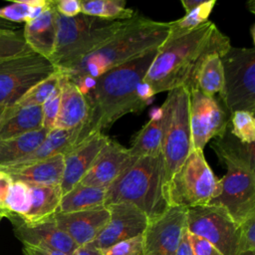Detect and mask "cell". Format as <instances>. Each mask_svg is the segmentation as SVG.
<instances>
[{"label":"cell","instance_id":"ab89813d","mask_svg":"<svg viewBox=\"0 0 255 255\" xmlns=\"http://www.w3.org/2000/svg\"><path fill=\"white\" fill-rule=\"evenodd\" d=\"M56 11L64 17H75L81 13V0H52Z\"/></svg>","mask_w":255,"mask_h":255},{"label":"cell","instance_id":"836d02e7","mask_svg":"<svg viewBox=\"0 0 255 255\" xmlns=\"http://www.w3.org/2000/svg\"><path fill=\"white\" fill-rule=\"evenodd\" d=\"M230 132L241 142L255 143L254 114L247 111H236L230 116Z\"/></svg>","mask_w":255,"mask_h":255},{"label":"cell","instance_id":"1f68e13d","mask_svg":"<svg viewBox=\"0 0 255 255\" xmlns=\"http://www.w3.org/2000/svg\"><path fill=\"white\" fill-rule=\"evenodd\" d=\"M60 74L56 71L54 74L41 81L32 87L19 101H17L14 106L16 107H33L42 106L45 101L54 92L59 84Z\"/></svg>","mask_w":255,"mask_h":255},{"label":"cell","instance_id":"ffe728a7","mask_svg":"<svg viewBox=\"0 0 255 255\" xmlns=\"http://www.w3.org/2000/svg\"><path fill=\"white\" fill-rule=\"evenodd\" d=\"M22 32L25 42L34 53L47 60L51 58L57 36L56 10L52 0L38 17L25 23Z\"/></svg>","mask_w":255,"mask_h":255},{"label":"cell","instance_id":"7dc6e473","mask_svg":"<svg viewBox=\"0 0 255 255\" xmlns=\"http://www.w3.org/2000/svg\"><path fill=\"white\" fill-rule=\"evenodd\" d=\"M7 215V211L5 209H2L0 208V220L3 218V217H6Z\"/></svg>","mask_w":255,"mask_h":255},{"label":"cell","instance_id":"7c38bea8","mask_svg":"<svg viewBox=\"0 0 255 255\" xmlns=\"http://www.w3.org/2000/svg\"><path fill=\"white\" fill-rule=\"evenodd\" d=\"M189 127L192 149L203 150L212 138L222 136L230 124V114L220 99L208 97L197 88L189 90Z\"/></svg>","mask_w":255,"mask_h":255},{"label":"cell","instance_id":"30bf717a","mask_svg":"<svg viewBox=\"0 0 255 255\" xmlns=\"http://www.w3.org/2000/svg\"><path fill=\"white\" fill-rule=\"evenodd\" d=\"M55 72L49 60L34 52L0 62V105H14L32 87Z\"/></svg>","mask_w":255,"mask_h":255},{"label":"cell","instance_id":"5bb4252c","mask_svg":"<svg viewBox=\"0 0 255 255\" xmlns=\"http://www.w3.org/2000/svg\"><path fill=\"white\" fill-rule=\"evenodd\" d=\"M107 207L110 212L109 220L90 243L101 251L118 242L141 235L149 222L146 215L132 204L115 203Z\"/></svg>","mask_w":255,"mask_h":255},{"label":"cell","instance_id":"2e32d148","mask_svg":"<svg viewBox=\"0 0 255 255\" xmlns=\"http://www.w3.org/2000/svg\"><path fill=\"white\" fill-rule=\"evenodd\" d=\"M128 148L114 139H109L94 164L79 182L82 185L108 187L134 161Z\"/></svg>","mask_w":255,"mask_h":255},{"label":"cell","instance_id":"4fadbf2b","mask_svg":"<svg viewBox=\"0 0 255 255\" xmlns=\"http://www.w3.org/2000/svg\"><path fill=\"white\" fill-rule=\"evenodd\" d=\"M186 231V208L169 206L148 222L142 233V255H176Z\"/></svg>","mask_w":255,"mask_h":255},{"label":"cell","instance_id":"277c9868","mask_svg":"<svg viewBox=\"0 0 255 255\" xmlns=\"http://www.w3.org/2000/svg\"><path fill=\"white\" fill-rule=\"evenodd\" d=\"M227 171L220 179L219 195L209 204L223 207L240 225L255 215V146L237 139L228 127L226 132L211 143Z\"/></svg>","mask_w":255,"mask_h":255},{"label":"cell","instance_id":"44dd1931","mask_svg":"<svg viewBox=\"0 0 255 255\" xmlns=\"http://www.w3.org/2000/svg\"><path fill=\"white\" fill-rule=\"evenodd\" d=\"M13 180H20L32 185H60L64 172V155L57 154L27 165L2 169Z\"/></svg>","mask_w":255,"mask_h":255},{"label":"cell","instance_id":"d6986e66","mask_svg":"<svg viewBox=\"0 0 255 255\" xmlns=\"http://www.w3.org/2000/svg\"><path fill=\"white\" fill-rule=\"evenodd\" d=\"M60 74V108L54 128L73 129L85 128L90 114L85 95L65 75Z\"/></svg>","mask_w":255,"mask_h":255},{"label":"cell","instance_id":"681fc988","mask_svg":"<svg viewBox=\"0 0 255 255\" xmlns=\"http://www.w3.org/2000/svg\"><path fill=\"white\" fill-rule=\"evenodd\" d=\"M7 106H4V105H0V116L2 115V113L4 112V110L6 109Z\"/></svg>","mask_w":255,"mask_h":255},{"label":"cell","instance_id":"8992f818","mask_svg":"<svg viewBox=\"0 0 255 255\" xmlns=\"http://www.w3.org/2000/svg\"><path fill=\"white\" fill-rule=\"evenodd\" d=\"M128 22L108 21L83 13L68 18L56 11V44L49 61L56 71H66L106 43Z\"/></svg>","mask_w":255,"mask_h":255},{"label":"cell","instance_id":"4316f807","mask_svg":"<svg viewBox=\"0 0 255 255\" xmlns=\"http://www.w3.org/2000/svg\"><path fill=\"white\" fill-rule=\"evenodd\" d=\"M107 187L87 186L78 183L62 195L57 212L67 213L105 206Z\"/></svg>","mask_w":255,"mask_h":255},{"label":"cell","instance_id":"ac0fdd59","mask_svg":"<svg viewBox=\"0 0 255 255\" xmlns=\"http://www.w3.org/2000/svg\"><path fill=\"white\" fill-rule=\"evenodd\" d=\"M109 217L110 212L107 206L54 214L57 226L78 246L93 242L107 224Z\"/></svg>","mask_w":255,"mask_h":255},{"label":"cell","instance_id":"d590c367","mask_svg":"<svg viewBox=\"0 0 255 255\" xmlns=\"http://www.w3.org/2000/svg\"><path fill=\"white\" fill-rule=\"evenodd\" d=\"M60 98H61V91H60V86L58 84L54 92L41 106L42 116H43V128H46L48 130H51L54 128L55 122L57 120L59 108H60Z\"/></svg>","mask_w":255,"mask_h":255},{"label":"cell","instance_id":"6da1fadb","mask_svg":"<svg viewBox=\"0 0 255 255\" xmlns=\"http://www.w3.org/2000/svg\"><path fill=\"white\" fill-rule=\"evenodd\" d=\"M156 53L157 49L148 51L95 79L85 95L90 109L84 128L86 137L104 133L122 117L138 113L148 105L154 95L143 79Z\"/></svg>","mask_w":255,"mask_h":255},{"label":"cell","instance_id":"74e56055","mask_svg":"<svg viewBox=\"0 0 255 255\" xmlns=\"http://www.w3.org/2000/svg\"><path fill=\"white\" fill-rule=\"evenodd\" d=\"M102 252L103 255H142V234L118 242Z\"/></svg>","mask_w":255,"mask_h":255},{"label":"cell","instance_id":"f6af8a7d","mask_svg":"<svg viewBox=\"0 0 255 255\" xmlns=\"http://www.w3.org/2000/svg\"><path fill=\"white\" fill-rule=\"evenodd\" d=\"M20 30V26L18 24H14L11 22H8L6 20H3L0 18V33L1 32H12Z\"/></svg>","mask_w":255,"mask_h":255},{"label":"cell","instance_id":"ba28073f","mask_svg":"<svg viewBox=\"0 0 255 255\" xmlns=\"http://www.w3.org/2000/svg\"><path fill=\"white\" fill-rule=\"evenodd\" d=\"M221 189L220 179L207 163L203 150L191 149L166 186L169 206L185 208L209 204Z\"/></svg>","mask_w":255,"mask_h":255},{"label":"cell","instance_id":"7bdbcfd3","mask_svg":"<svg viewBox=\"0 0 255 255\" xmlns=\"http://www.w3.org/2000/svg\"><path fill=\"white\" fill-rule=\"evenodd\" d=\"M72 255H103V252L92 244H86L82 246H78Z\"/></svg>","mask_w":255,"mask_h":255},{"label":"cell","instance_id":"3957f363","mask_svg":"<svg viewBox=\"0 0 255 255\" xmlns=\"http://www.w3.org/2000/svg\"><path fill=\"white\" fill-rule=\"evenodd\" d=\"M168 31L169 22H158L136 14L97 50L59 73L67 76L75 85L85 79L95 80L117 66L158 49L165 41Z\"/></svg>","mask_w":255,"mask_h":255},{"label":"cell","instance_id":"b9f144b4","mask_svg":"<svg viewBox=\"0 0 255 255\" xmlns=\"http://www.w3.org/2000/svg\"><path fill=\"white\" fill-rule=\"evenodd\" d=\"M23 253L24 255H68L66 253H63L57 250L42 249V248L31 247V246H24Z\"/></svg>","mask_w":255,"mask_h":255},{"label":"cell","instance_id":"ee69618b","mask_svg":"<svg viewBox=\"0 0 255 255\" xmlns=\"http://www.w3.org/2000/svg\"><path fill=\"white\" fill-rule=\"evenodd\" d=\"M176 255H193L192 249H191V246L189 243V239H188L187 229L182 236V239H181L178 249L176 251Z\"/></svg>","mask_w":255,"mask_h":255},{"label":"cell","instance_id":"cb8c5ba5","mask_svg":"<svg viewBox=\"0 0 255 255\" xmlns=\"http://www.w3.org/2000/svg\"><path fill=\"white\" fill-rule=\"evenodd\" d=\"M46 128L0 140V169L12 167L29 156L45 139Z\"/></svg>","mask_w":255,"mask_h":255},{"label":"cell","instance_id":"bcb514c9","mask_svg":"<svg viewBox=\"0 0 255 255\" xmlns=\"http://www.w3.org/2000/svg\"><path fill=\"white\" fill-rule=\"evenodd\" d=\"M204 0H182L181 4L185 10V13L189 12L190 10L196 8L197 6H199L201 3H203Z\"/></svg>","mask_w":255,"mask_h":255},{"label":"cell","instance_id":"d6a6232c","mask_svg":"<svg viewBox=\"0 0 255 255\" xmlns=\"http://www.w3.org/2000/svg\"><path fill=\"white\" fill-rule=\"evenodd\" d=\"M30 184L20 180H14L5 200V210L7 213L23 217L30 207Z\"/></svg>","mask_w":255,"mask_h":255},{"label":"cell","instance_id":"9c48e42d","mask_svg":"<svg viewBox=\"0 0 255 255\" xmlns=\"http://www.w3.org/2000/svg\"><path fill=\"white\" fill-rule=\"evenodd\" d=\"M224 84L219 99L233 114L236 111L255 113V49L230 47L220 56Z\"/></svg>","mask_w":255,"mask_h":255},{"label":"cell","instance_id":"60d3db41","mask_svg":"<svg viewBox=\"0 0 255 255\" xmlns=\"http://www.w3.org/2000/svg\"><path fill=\"white\" fill-rule=\"evenodd\" d=\"M13 182L12 177L6 171L0 169V208L2 209H5V200Z\"/></svg>","mask_w":255,"mask_h":255},{"label":"cell","instance_id":"5b68a950","mask_svg":"<svg viewBox=\"0 0 255 255\" xmlns=\"http://www.w3.org/2000/svg\"><path fill=\"white\" fill-rule=\"evenodd\" d=\"M129 203L143 212L148 221L163 214L169 207L164 182L161 153L137 157L107 187L105 206Z\"/></svg>","mask_w":255,"mask_h":255},{"label":"cell","instance_id":"9a60e30c","mask_svg":"<svg viewBox=\"0 0 255 255\" xmlns=\"http://www.w3.org/2000/svg\"><path fill=\"white\" fill-rule=\"evenodd\" d=\"M15 236L24 246L57 250L72 255L78 245L56 224L54 215L33 223L22 220L18 215L7 213Z\"/></svg>","mask_w":255,"mask_h":255},{"label":"cell","instance_id":"f546056e","mask_svg":"<svg viewBox=\"0 0 255 255\" xmlns=\"http://www.w3.org/2000/svg\"><path fill=\"white\" fill-rule=\"evenodd\" d=\"M50 0L15 1L0 7V18L14 24L26 23L38 17L48 6Z\"/></svg>","mask_w":255,"mask_h":255},{"label":"cell","instance_id":"8fae6325","mask_svg":"<svg viewBox=\"0 0 255 255\" xmlns=\"http://www.w3.org/2000/svg\"><path fill=\"white\" fill-rule=\"evenodd\" d=\"M186 229L207 240L223 255H237L239 225L223 207L206 204L186 208Z\"/></svg>","mask_w":255,"mask_h":255},{"label":"cell","instance_id":"8d00e7d4","mask_svg":"<svg viewBox=\"0 0 255 255\" xmlns=\"http://www.w3.org/2000/svg\"><path fill=\"white\" fill-rule=\"evenodd\" d=\"M245 252H255V215L239 225L237 255Z\"/></svg>","mask_w":255,"mask_h":255},{"label":"cell","instance_id":"7a4b0ae2","mask_svg":"<svg viewBox=\"0 0 255 255\" xmlns=\"http://www.w3.org/2000/svg\"><path fill=\"white\" fill-rule=\"evenodd\" d=\"M230 47L229 38L208 20L183 35L166 37L143 82L153 95L179 87L196 88V75L202 62L211 54L223 55Z\"/></svg>","mask_w":255,"mask_h":255},{"label":"cell","instance_id":"d4e9b609","mask_svg":"<svg viewBox=\"0 0 255 255\" xmlns=\"http://www.w3.org/2000/svg\"><path fill=\"white\" fill-rule=\"evenodd\" d=\"M162 111L156 109L150 120L134 134L131 146L128 148L131 156L158 155L161 153L162 140Z\"/></svg>","mask_w":255,"mask_h":255},{"label":"cell","instance_id":"7402d4cb","mask_svg":"<svg viewBox=\"0 0 255 255\" xmlns=\"http://www.w3.org/2000/svg\"><path fill=\"white\" fill-rule=\"evenodd\" d=\"M43 128L42 107H6L0 116V140L19 136Z\"/></svg>","mask_w":255,"mask_h":255},{"label":"cell","instance_id":"484cf974","mask_svg":"<svg viewBox=\"0 0 255 255\" xmlns=\"http://www.w3.org/2000/svg\"><path fill=\"white\" fill-rule=\"evenodd\" d=\"M31 201L27 213L20 217L28 223L38 222L53 216L59 207L62 191L60 185L42 186L30 184Z\"/></svg>","mask_w":255,"mask_h":255},{"label":"cell","instance_id":"e575fe53","mask_svg":"<svg viewBox=\"0 0 255 255\" xmlns=\"http://www.w3.org/2000/svg\"><path fill=\"white\" fill-rule=\"evenodd\" d=\"M33 53L23 37L22 30L0 33V62Z\"/></svg>","mask_w":255,"mask_h":255},{"label":"cell","instance_id":"4dcf8cb0","mask_svg":"<svg viewBox=\"0 0 255 255\" xmlns=\"http://www.w3.org/2000/svg\"><path fill=\"white\" fill-rule=\"evenodd\" d=\"M215 4L216 0H204L199 6L185 13L182 18L169 22L167 38H174L183 35L208 21V17Z\"/></svg>","mask_w":255,"mask_h":255},{"label":"cell","instance_id":"c3c4849f","mask_svg":"<svg viewBox=\"0 0 255 255\" xmlns=\"http://www.w3.org/2000/svg\"><path fill=\"white\" fill-rule=\"evenodd\" d=\"M254 27H255V26H254V25H252V26H251V29H250V32H251V36H252L253 42H254V39H255V38H254Z\"/></svg>","mask_w":255,"mask_h":255},{"label":"cell","instance_id":"f35d334b","mask_svg":"<svg viewBox=\"0 0 255 255\" xmlns=\"http://www.w3.org/2000/svg\"><path fill=\"white\" fill-rule=\"evenodd\" d=\"M188 239L193 255H223L211 243L199 236L188 232Z\"/></svg>","mask_w":255,"mask_h":255},{"label":"cell","instance_id":"603a6c76","mask_svg":"<svg viewBox=\"0 0 255 255\" xmlns=\"http://www.w3.org/2000/svg\"><path fill=\"white\" fill-rule=\"evenodd\" d=\"M85 138L87 137L85 136L83 128L73 129L53 128L49 130L42 143L29 156L12 167L27 165L57 154L65 155Z\"/></svg>","mask_w":255,"mask_h":255},{"label":"cell","instance_id":"e0dca14e","mask_svg":"<svg viewBox=\"0 0 255 255\" xmlns=\"http://www.w3.org/2000/svg\"><path fill=\"white\" fill-rule=\"evenodd\" d=\"M109 139L110 137L103 132L94 133L64 155V172L60 184L62 195L81 181Z\"/></svg>","mask_w":255,"mask_h":255},{"label":"cell","instance_id":"83f0119b","mask_svg":"<svg viewBox=\"0 0 255 255\" xmlns=\"http://www.w3.org/2000/svg\"><path fill=\"white\" fill-rule=\"evenodd\" d=\"M224 73L219 54L209 55L200 65L196 75V88L208 97H214L223 90Z\"/></svg>","mask_w":255,"mask_h":255},{"label":"cell","instance_id":"52a82bcc","mask_svg":"<svg viewBox=\"0 0 255 255\" xmlns=\"http://www.w3.org/2000/svg\"><path fill=\"white\" fill-rule=\"evenodd\" d=\"M162 111L161 156L165 191L174 173L192 149L189 127V90L179 87L168 92L160 107Z\"/></svg>","mask_w":255,"mask_h":255},{"label":"cell","instance_id":"f1b7e54d","mask_svg":"<svg viewBox=\"0 0 255 255\" xmlns=\"http://www.w3.org/2000/svg\"><path fill=\"white\" fill-rule=\"evenodd\" d=\"M124 0H81V13L108 21L129 20L136 15Z\"/></svg>","mask_w":255,"mask_h":255}]
</instances>
